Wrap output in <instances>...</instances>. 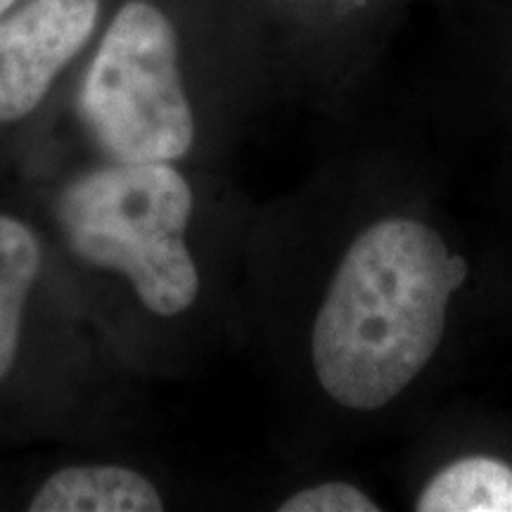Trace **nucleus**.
<instances>
[{
  "instance_id": "nucleus-1",
  "label": "nucleus",
  "mask_w": 512,
  "mask_h": 512,
  "mask_svg": "<svg viewBox=\"0 0 512 512\" xmlns=\"http://www.w3.org/2000/svg\"><path fill=\"white\" fill-rule=\"evenodd\" d=\"M467 261L437 230L392 216L351 242L311 330L316 380L337 406L375 411L437 354Z\"/></svg>"
},
{
  "instance_id": "nucleus-2",
  "label": "nucleus",
  "mask_w": 512,
  "mask_h": 512,
  "mask_svg": "<svg viewBox=\"0 0 512 512\" xmlns=\"http://www.w3.org/2000/svg\"><path fill=\"white\" fill-rule=\"evenodd\" d=\"M197 197L181 164L98 162L50 192L55 256L136 323H174L202 297L192 249Z\"/></svg>"
},
{
  "instance_id": "nucleus-3",
  "label": "nucleus",
  "mask_w": 512,
  "mask_h": 512,
  "mask_svg": "<svg viewBox=\"0 0 512 512\" xmlns=\"http://www.w3.org/2000/svg\"><path fill=\"white\" fill-rule=\"evenodd\" d=\"M76 117L100 159L181 164L197 145V114L181 38L152 0H126L93 50Z\"/></svg>"
},
{
  "instance_id": "nucleus-4",
  "label": "nucleus",
  "mask_w": 512,
  "mask_h": 512,
  "mask_svg": "<svg viewBox=\"0 0 512 512\" xmlns=\"http://www.w3.org/2000/svg\"><path fill=\"white\" fill-rule=\"evenodd\" d=\"M102 19V0H19L0 15V128L36 117Z\"/></svg>"
},
{
  "instance_id": "nucleus-5",
  "label": "nucleus",
  "mask_w": 512,
  "mask_h": 512,
  "mask_svg": "<svg viewBox=\"0 0 512 512\" xmlns=\"http://www.w3.org/2000/svg\"><path fill=\"white\" fill-rule=\"evenodd\" d=\"M55 264L46 230L0 209V394L15 389L34 361Z\"/></svg>"
},
{
  "instance_id": "nucleus-6",
  "label": "nucleus",
  "mask_w": 512,
  "mask_h": 512,
  "mask_svg": "<svg viewBox=\"0 0 512 512\" xmlns=\"http://www.w3.org/2000/svg\"><path fill=\"white\" fill-rule=\"evenodd\" d=\"M31 512H159L166 498L159 484L126 463H69L36 486Z\"/></svg>"
},
{
  "instance_id": "nucleus-7",
  "label": "nucleus",
  "mask_w": 512,
  "mask_h": 512,
  "mask_svg": "<svg viewBox=\"0 0 512 512\" xmlns=\"http://www.w3.org/2000/svg\"><path fill=\"white\" fill-rule=\"evenodd\" d=\"M420 512H512V465L467 456L439 470L418 496Z\"/></svg>"
},
{
  "instance_id": "nucleus-8",
  "label": "nucleus",
  "mask_w": 512,
  "mask_h": 512,
  "mask_svg": "<svg viewBox=\"0 0 512 512\" xmlns=\"http://www.w3.org/2000/svg\"><path fill=\"white\" fill-rule=\"evenodd\" d=\"M280 512H377L366 491L347 482H323L294 491L278 505Z\"/></svg>"
},
{
  "instance_id": "nucleus-9",
  "label": "nucleus",
  "mask_w": 512,
  "mask_h": 512,
  "mask_svg": "<svg viewBox=\"0 0 512 512\" xmlns=\"http://www.w3.org/2000/svg\"><path fill=\"white\" fill-rule=\"evenodd\" d=\"M17 3H19V0H0V15H5V12L15 8Z\"/></svg>"
}]
</instances>
